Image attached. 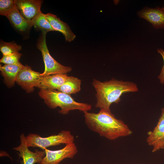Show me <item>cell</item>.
<instances>
[{
  "mask_svg": "<svg viewBox=\"0 0 164 164\" xmlns=\"http://www.w3.org/2000/svg\"><path fill=\"white\" fill-rule=\"evenodd\" d=\"M85 122L91 130L110 140L131 135L132 131L121 120L116 118L111 111L100 109L98 113L84 112Z\"/></svg>",
  "mask_w": 164,
  "mask_h": 164,
  "instance_id": "6da1fadb",
  "label": "cell"
},
{
  "mask_svg": "<svg viewBox=\"0 0 164 164\" xmlns=\"http://www.w3.org/2000/svg\"><path fill=\"white\" fill-rule=\"evenodd\" d=\"M92 84L96 91V108L111 111L113 103H118L124 93L138 91L137 84L132 82L119 80L113 78L109 81H101L93 79Z\"/></svg>",
  "mask_w": 164,
  "mask_h": 164,
  "instance_id": "7a4b0ae2",
  "label": "cell"
},
{
  "mask_svg": "<svg viewBox=\"0 0 164 164\" xmlns=\"http://www.w3.org/2000/svg\"><path fill=\"white\" fill-rule=\"evenodd\" d=\"M39 94L50 108L54 109L60 107V110L59 112L62 114H67L71 110H77L84 112L92 109L91 104L77 102L70 95L58 91L40 89Z\"/></svg>",
  "mask_w": 164,
  "mask_h": 164,
  "instance_id": "3957f363",
  "label": "cell"
},
{
  "mask_svg": "<svg viewBox=\"0 0 164 164\" xmlns=\"http://www.w3.org/2000/svg\"><path fill=\"white\" fill-rule=\"evenodd\" d=\"M29 147H38L44 150L46 148L58 146L61 144L66 145L74 143V137L68 130H63L57 135L46 137H41L36 133H30L26 136Z\"/></svg>",
  "mask_w": 164,
  "mask_h": 164,
  "instance_id": "277c9868",
  "label": "cell"
},
{
  "mask_svg": "<svg viewBox=\"0 0 164 164\" xmlns=\"http://www.w3.org/2000/svg\"><path fill=\"white\" fill-rule=\"evenodd\" d=\"M46 34L42 32L37 44V48L42 53L45 65L44 70L41 75L44 77L56 74H67L70 72L72 70L71 67L61 64L50 55L46 45Z\"/></svg>",
  "mask_w": 164,
  "mask_h": 164,
  "instance_id": "5b68a950",
  "label": "cell"
},
{
  "mask_svg": "<svg viewBox=\"0 0 164 164\" xmlns=\"http://www.w3.org/2000/svg\"><path fill=\"white\" fill-rule=\"evenodd\" d=\"M43 78L41 73L32 70L31 67L24 66L19 72L16 82L27 93L32 92L34 87L39 88Z\"/></svg>",
  "mask_w": 164,
  "mask_h": 164,
  "instance_id": "8992f818",
  "label": "cell"
},
{
  "mask_svg": "<svg viewBox=\"0 0 164 164\" xmlns=\"http://www.w3.org/2000/svg\"><path fill=\"white\" fill-rule=\"evenodd\" d=\"M45 155L39 164H59L66 158H73L78 152L74 143L66 145L63 148L56 150L45 149Z\"/></svg>",
  "mask_w": 164,
  "mask_h": 164,
  "instance_id": "52a82bcc",
  "label": "cell"
},
{
  "mask_svg": "<svg viewBox=\"0 0 164 164\" xmlns=\"http://www.w3.org/2000/svg\"><path fill=\"white\" fill-rule=\"evenodd\" d=\"M20 144L13 149L18 152L19 156L22 159L23 164H39L45 154L44 151L36 149L34 152L30 151L28 146L26 136L24 133L20 136Z\"/></svg>",
  "mask_w": 164,
  "mask_h": 164,
  "instance_id": "ba28073f",
  "label": "cell"
},
{
  "mask_svg": "<svg viewBox=\"0 0 164 164\" xmlns=\"http://www.w3.org/2000/svg\"><path fill=\"white\" fill-rule=\"evenodd\" d=\"M146 141L148 144L152 147V152L164 149V108L162 110L156 126L149 134Z\"/></svg>",
  "mask_w": 164,
  "mask_h": 164,
  "instance_id": "9c48e42d",
  "label": "cell"
},
{
  "mask_svg": "<svg viewBox=\"0 0 164 164\" xmlns=\"http://www.w3.org/2000/svg\"><path fill=\"white\" fill-rule=\"evenodd\" d=\"M43 2L40 0H15V5L21 14L32 23L41 12L40 8Z\"/></svg>",
  "mask_w": 164,
  "mask_h": 164,
  "instance_id": "30bf717a",
  "label": "cell"
},
{
  "mask_svg": "<svg viewBox=\"0 0 164 164\" xmlns=\"http://www.w3.org/2000/svg\"><path fill=\"white\" fill-rule=\"evenodd\" d=\"M45 16L52 26L56 30L63 35L66 41L71 42L76 37L68 24L61 20L57 16L51 13L45 14Z\"/></svg>",
  "mask_w": 164,
  "mask_h": 164,
  "instance_id": "8fae6325",
  "label": "cell"
},
{
  "mask_svg": "<svg viewBox=\"0 0 164 164\" xmlns=\"http://www.w3.org/2000/svg\"><path fill=\"white\" fill-rule=\"evenodd\" d=\"M139 16L152 24L156 29H164V12L160 8H147L140 11Z\"/></svg>",
  "mask_w": 164,
  "mask_h": 164,
  "instance_id": "7c38bea8",
  "label": "cell"
},
{
  "mask_svg": "<svg viewBox=\"0 0 164 164\" xmlns=\"http://www.w3.org/2000/svg\"><path fill=\"white\" fill-rule=\"evenodd\" d=\"M6 17L11 25L20 32H26L33 26L32 23L26 19L21 14L15 5Z\"/></svg>",
  "mask_w": 164,
  "mask_h": 164,
  "instance_id": "4fadbf2b",
  "label": "cell"
},
{
  "mask_svg": "<svg viewBox=\"0 0 164 164\" xmlns=\"http://www.w3.org/2000/svg\"><path fill=\"white\" fill-rule=\"evenodd\" d=\"M24 66L21 63L19 64H5L0 65V70L4 77L6 86L11 87L14 86L18 73Z\"/></svg>",
  "mask_w": 164,
  "mask_h": 164,
  "instance_id": "5bb4252c",
  "label": "cell"
},
{
  "mask_svg": "<svg viewBox=\"0 0 164 164\" xmlns=\"http://www.w3.org/2000/svg\"><path fill=\"white\" fill-rule=\"evenodd\" d=\"M67 74H56L43 77L39 88L57 90L66 81Z\"/></svg>",
  "mask_w": 164,
  "mask_h": 164,
  "instance_id": "9a60e30c",
  "label": "cell"
},
{
  "mask_svg": "<svg viewBox=\"0 0 164 164\" xmlns=\"http://www.w3.org/2000/svg\"><path fill=\"white\" fill-rule=\"evenodd\" d=\"M81 80L73 76H68L64 83L57 90L67 94H75L81 89Z\"/></svg>",
  "mask_w": 164,
  "mask_h": 164,
  "instance_id": "2e32d148",
  "label": "cell"
},
{
  "mask_svg": "<svg viewBox=\"0 0 164 164\" xmlns=\"http://www.w3.org/2000/svg\"><path fill=\"white\" fill-rule=\"evenodd\" d=\"M33 26L35 28L41 30L42 32L46 33L51 31H56L46 18L45 14L41 12L32 21Z\"/></svg>",
  "mask_w": 164,
  "mask_h": 164,
  "instance_id": "e0dca14e",
  "label": "cell"
},
{
  "mask_svg": "<svg viewBox=\"0 0 164 164\" xmlns=\"http://www.w3.org/2000/svg\"><path fill=\"white\" fill-rule=\"evenodd\" d=\"M21 49V46L15 42H6L2 40L0 41V50L3 55H8L19 52Z\"/></svg>",
  "mask_w": 164,
  "mask_h": 164,
  "instance_id": "ac0fdd59",
  "label": "cell"
},
{
  "mask_svg": "<svg viewBox=\"0 0 164 164\" xmlns=\"http://www.w3.org/2000/svg\"><path fill=\"white\" fill-rule=\"evenodd\" d=\"M15 6V0H0V15L6 17L14 9Z\"/></svg>",
  "mask_w": 164,
  "mask_h": 164,
  "instance_id": "d6986e66",
  "label": "cell"
},
{
  "mask_svg": "<svg viewBox=\"0 0 164 164\" xmlns=\"http://www.w3.org/2000/svg\"><path fill=\"white\" fill-rule=\"evenodd\" d=\"M22 54L19 52L11 54L3 55L0 60V62L5 64H19L21 63L19 60Z\"/></svg>",
  "mask_w": 164,
  "mask_h": 164,
  "instance_id": "ffe728a7",
  "label": "cell"
},
{
  "mask_svg": "<svg viewBox=\"0 0 164 164\" xmlns=\"http://www.w3.org/2000/svg\"><path fill=\"white\" fill-rule=\"evenodd\" d=\"M158 52L162 56L164 61V65L162 67L160 73L158 78L159 79L160 83L162 84L164 83V51L162 49H158L157 50Z\"/></svg>",
  "mask_w": 164,
  "mask_h": 164,
  "instance_id": "44dd1931",
  "label": "cell"
},
{
  "mask_svg": "<svg viewBox=\"0 0 164 164\" xmlns=\"http://www.w3.org/2000/svg\"><path fill=\"white\" fill-rule=\"evenodd\" d=\"M161 10L163 11V12H164V7H162V8H160Z\"/></svg>",
  "mask_w": 164,
  "mask_h": 164,
  "instance_id": "7402d4cb",
  "label": "cell"
}]
</instances>
